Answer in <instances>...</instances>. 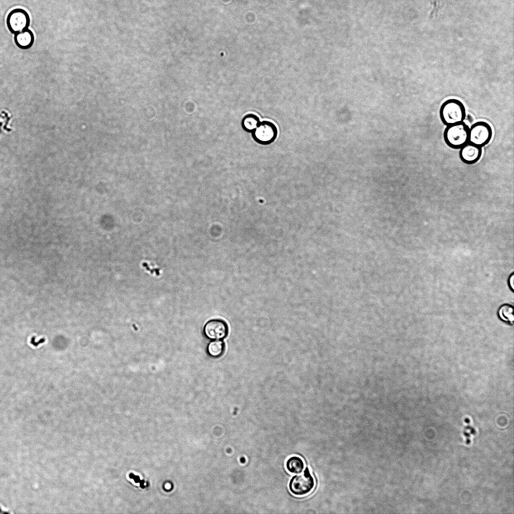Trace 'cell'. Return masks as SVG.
Here are the masks:
<instances>
[{
    "label": "cell",
    "mask_w": 514,
    "mask_h": 514,
    "mask_svg": "<svg viewBox=\"0 0 514 514\" xmlns=\"http://www.w3.org/2000/svg\"><path fill=\"white\" fill-rule=\"evenodd\" d=\"M492 137V129L487 122L479 121L469 127V142L481 148L487 145Z\"/></svg>",
    "instance_id": "5b68a950"
},
{
    "label": "cell",
    "mask_w": 514,
    "mask_h": 514,
    "mask_svg": "<svg viewBox=\"0 0 514 514\" xmlns=\"http://www.w3.org/2000/svg\"><path fill=\"white\" fill-rule=\"evenodd\" d=\"M315 486L314 479L308 467L303 472L292 477L289 483V488L292 494L303 496L310 493Z\"/></svg>",
    "instance_id": "3957f363"
},
{
    "label": "cell",
    "mask_w": 514,
    "mask_h": 514,
    "mask_svg": "<svg viewBox=\"0 0 514 514\" xmlns=\"http://www.w3.org/2000/svg\"><path fill=\"white\" fill-rule=\"evenodd\" d=\"M253 140L258 144L268 146L273 143L277 139L278 130L276 125L272 121L263 120L258 126L251 133Z\"/></svg>",
    "instance_id": "277c9868"
},
{
    "label": "cell",
    "mask_w": 514,
    "mask_h": 514,
    "mask_svg": "<svg viewBox=\"0 0 514 514\" xmlns=\"http://www.w3.org/2000/svg\"><path fill=\"white\" fill-rule=\"evenodd\" d=\"M286 468L291 473L299 474L304 468V463L299 457L293 456L290 457L286 464Z\"/></svg>",
    "instance_id": "8fae6325"
},
{
    "label": "cell",
    "mask_w": 514,
    "mask_h": 514,
    "mask_svg": "<svg viewBox=\"0 0 514 514\" xmlns=\"http://www.w3.org/2000/svg\"><path fill=\"white\" fill-rule=\"evenodd\" d=\"M498 316L503 322L512 325L514 321L513 307L509 304H504L499 308Z\"/></svg>",
    "instance_id": "7c38bea8"
},
{
    "label": "cell",
    "mask_w": 514,
    "mask_h": 514,
    "mask_svg": "<svg viewBox=\"0 0 514 514\" xmlns=\"http://www.w3.org/2000/svg\"><path fill=\"white\" fill-rule=\"evenodd\" d=\"M14 40L16 46L22 50L31 48L35 41L33 32L29 28L14 34Z\"/></svg>",
    "instance_id": "9c48e42d"
},
{
    "label": "cell",
    "mask_w": 514,
    "mask_h": 514,
    "mask_svg": "<svg viewBox=\"0 0 514 514\" xmlns=\"http://www.w3.org/2000/svg\"><path fill=\"white\" fill-rule=\"evenodd\" d=\"M439 115L443 123L447 126L463 122L466 117V109L459 99L450 98L441 104Z\"/></svg>",
    "instance_id": "6da1fadb"
},
{
    "label": "cell",
    "mask_w": 514,
    "mask_h": 514,
    "mask_svg": "<svg viewBox=\"0 0 514 514\" xmlns=\"http://www.w3.org/2000/svg\"><path fill=\"white\" fill-rule=\"evenodd\" d=\"M482 154V148L468 142L460 149L459 156L463 163L472 165L479 161Z\"/></svg>",
    "instance_id": "ba28073f"
},
{
    "label": "cell",
    "mask_w": 514,
    "mask_h": 514,
    "mask_svg": "<svg viewBox=\"0 0 514 514\" xmlns=\"http://www.w3.org/2000/svg\"><path fill=\"white\" fill-rule=\"evenodd\" d=\"M508 283L510 288L513 291L514 289V275L513 274L509 277Z\"/></svg>",
    "instance_id": "e0dca14e"
},
{
    "label": "cell",
    "mask_w": 514,
    "mask_h": 514,
    "mask_svg": "<svg viewBox=\"0 0 514 514\" xmlns=\"http://www.w3.org/2000/svg\"><path fill=\"white\" fill-rule=\"evenodd\" d=\"M30 17L28 13L23 9L16 8L11 11L6 19V24L9 31L13 34L29 28Z\"/></svg>",
    "instance_id": "8992f818"
},
{
    "label": "cell",
    "mask_w": 514,
    "mask_h": 514,
    "mask_svg": "<svg viewBox=\"0 0 514 514\" xmlns=\"http://www.w3.org/2000/svg\"><path fill=\"white\" fill-rule=\"evenodd\" d=\"M469 127L464 121L447 125L443 133L445 144L453 149H460L469 142Z\"/></svg>",
    "instance_id": "7a4b0ae2"
},
{
    "label": "cell",
    "mask_w": 514,
    "mask_h": 514,
    "mask_svg": "<svg viewBox=\"0 0 514 514\" xmlns=\"http://www.w3.org/2000/svg\"><path fill=\"white\" fill-rule=\"evenodd\" d=\"M209 354L213 357L220 356L224 351V344L220 340L211 341L207 347Z\"/></svg>",
    "instance_id": "4fadbf2b"
},
{
    "label": "cell",
    "mask_w": 514,
    "mask_h": 514,
    "mask_svg": "<svg viewBox=\"0 0 514 514\" xmlns=\"http://www.w3.org/2000/svg\"><path fill=\"white\" fill-rule=\"evenodd\" d=\"M142 266H143V267L145 268V269H146L147 271H150V273L152 274H153V273H155V274L157 276H159L160 275V269L155 268V269H151L149 267L148 264L147 263H143L142 264Z\"/></svg>",
    "instance_id": "5bb4252c"
},
{
    "label": "cell",
    "mask_w": 514,
    "mask_h": 514,
    "mask_svg": "<svg viewBox=\"0 0 514 514\" xmlns=\"http://www.w3.org/2000/svg\"><path fill=\"white\" fill-rule=\"evenodd\" d=\"M35 339H36L35 337L34 336V337H33L31 338V343L33 345H34L35 346H38L40 343H42L44 342L45 341V339L44 338H42L40 340H38V341L36 342L35 341Z\"/></svg>",
    "instance_id": "2e32d148"
},
{
    "label": "cell",
    "mask_w": 514,
    "mask_h": 514,
    "mask_svg": "<svg viewBox=\"0 0 514 514\" xmlns=\"http://www.w3.org/2000/svg\"><path fill=\"white\" fill-rule=\"evenodd\" d=\"M130 477L134 479L135 482H140V486L142 488H144L145 487L144 485V481L140 480L139 476L134 475L133 473H130Z\"/></svg>",
    "instance_id": "9a60e30c"
},
{
    "label": "cell",
    "mask_w": 514,
    "mask_h": 514,
    "mask_svg": "<svg viewBox=\"0 0 514 514\" xmlns=\"http://www.w3.org/2000/svg\"><path fill=\"white\" fill-rule=\"evenodd\" d=\"M261 121L259 116L252 113L245 114L241 120V126L245 132L250 133L259 125Z\"/></svg>",
    "instance_id": "30bf717a"
},
{
    "label": "cell",
    "mask_w": 514,
    "mask_h": 514,
    "mask_svg": "<svg viewBox=\"0 0 514 514\" xmlns=\"http://www.w3.org/2000/svg\"><path fill=\"white\" fill-rule=\"evenodd\" d=\"M227 333L226 323L220 319L211 320L206 323L204 327V333L209 339H223L226 336Z\"/></svg>",
    "instance_id": "52a82bcc"
}]
</instances>
